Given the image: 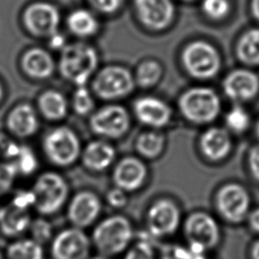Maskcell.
<instances>
[{
	"label": "cell",
	"mask_w": 259,
	"mask_h": 259,
	"mask_svg": "<svg viewBox=\"0 0 259 259\" xmlns=\"http://www.w3.org/2000/svg\"><path fill=\"white\" fill-rule=\"evenodd\" d=\"M18 174L13 162H0V197L10 190Z\"/></svg>",
	"instance_id": "35"
},
{
	"label": "cell",
	"mask_w": 259,
	"mask_h": 259,
	"mask_svg": "<svg viewBox=\"0 0 259 259\" xmlns=\"http://www.w3.org/2000/svg\"><path fill=\"white\" fill-rule=\"evenodd\" d=\"M90 126L99 136L115 139L127 131L130 116L125 108L120 105H106L93 113L90 118Z\"/></svg>",
	"instance_id": "13"
},
{
	"label": "cell",
	"mask_w": 259,
	"mask_h": 259,
	"mask_svg": "<svg viewBox=\"0 0 259 259\" xmlns=\"http://www.w3.org/2000/svg\"><path fill=\"white\" fill-rule=\"evenodd\" d=\"M179 207L170 199L163 198L151 205L147 213V227L156 238L169 237L176 233L180 226Z\"/></svg>",
	"instance_id": "10"
},
{
	"label": "cell",
	"mask_w": 259,
	"mask_h": 259,
	"mask_svg": "<svg viewBox=\"0 0 259 259\" xmlns=\"http://www.w3.org/2000/svg\"><path fill=\"white\" fill-rule=\"evenodd\" d=\"M226 123L233 132L242 133L248 128L250 124V116L243 107L235 106L227 113Z\"/></svg>",
	"instance_id": "32"
},
{
	"label": "cell",
	"mask_w": 259,
	"mask_h": 259,
	"mask_svg": "<svg viewBox=\"0 0 259 259\" xmlns=\"http://www.w3.org/2000/svg\"><path fill=\"white\" fill-rule=\"evenodd\" d=\"M231 138L228 132L221 127H210L200 139V148L204 156L210 160L224 159L231 151Z\"/></svg>",
	"instance_id": "22"
},
{
	"label": "cell",
	"mask_w": 259,
	"mask_h": 259,
	"mask_svg": "<svg viewBox=\"0 0 259 259\" xmlns=\"http://www.w3.org/2000/svg\"><path fill=\"white\" fill-rule=\"evenodd\" d=\"M91 248V239L73 226L57 233L50 242L52 259H89Z\"/></svg>",
	"instance_id": "7"
},
{
	"label": "cell",
	"mask_w": 259,
	"mask_h": 259,
	"mask_svg": "<svg viewBox=\"0 0 259 259\" xmlns=\"http://www.w3.org/2000/svg\"><path fill=\"white\" fill-rule=\"evenodd\" d=\"M184 236L189 243L190 250L203 254L219 244L221 230L219 224L210 214L196 211L186 219Z\"/></svg>",
	"instance_id": "5"
},
{
	"label": "cell",
	"mask_w": 259,
	"mask_h": 259,
	"mask_svg": "<svg viewBox=\"0 0 259 259\" xmlns=\"http://www.w3.org/2000/svg\"><path fill=\"white\" fill-rule=\"evenodd\" d=\"M94 102L90 92L85 86H77L73 94V107L74 110L81 115L87 114L93 108Z\"/></svg>",
	"instance_id": "33"
},
{
	"label": "cell",
	"mask_w": 259,
	"mask_h": 259,
	"mask_svg": "<svg viewBox=\"0 0 259 259\" xmlns=\"http://www.w3.org/2000/svg\"><path fill=\"white\" fill-rule=\"evenodd\" d=\"M248 222H249V226L250 228L259 233V208H256L255 210H253L249 217H248Z\"/></svg>",
	"instance_id": "42"
},
{
	"label": "cell",
	"mask_w": 259,
	"mask_h": 259,
	"mask_svg": "<svg viewBox=\"0 0 259 259\" xmlns=\"http://www.w3.org/2000/svg\"><path fill=\"white\" fill-rule=\"evenodd\" d=\"M31 220L29 209L18 207L11 202L0 206V235L8 240L23 237L27 234Z\"/></svg>",
	"instance_id": "17"
},
{
	"label": "cell",
	"mask_w": 259,
	"mask_h": 259,
	"mask_svg": "<svg viewBox=\"0 0 259 259\" xmlns=\"http://www.w3.org/2000/svg\"><path fill=\"white\" fill-rule=\"evenodd\" d=\"M40 112L48 119L58 120L67 114L68 104L64 95L55 90L44 92L38 98Z\"/></svg>",
	"instance_id": "25"
},
{
	"label": "cell",
	"mask_w": 259,
	"mask_h": 259,
	"mask_svg": "<svg viewBox=\"0 0 259 259\" xmlns=\"http://www.w3.org/2000/svg\"><path fill=\"white\" fill-rule=\"evenodd\" d=\"M0 259H5V258H4V253H3V251H1V250H0Z\"/></svg>",
	"instance_id": "49"
},
{
	"label": "cell",
	"mask_w": 259,
	"mask_h": 259,
	"mask_svg": "<svg viewBox=\"0 0 259 259\" xmlns=\"http://www.w3.org/2000/svg\"><path fill=\"white\" fill-rule=\"evenodd\" d=\"M3 253L5 259H45L44 246L25 236L10 240Z\"/></svg>",
	"instance_id": "24"
},
{
	"label": "cell",
	"mask_w": 259,
	"mask_h": 259,
	"mask_svg": "<svg viewBox=\"0 0 259 259\" xmlns=\"http://www.w3.org/2000/svg\"><path fill=\"white\" fill-rule=\"evenodd\" d=\"M182 114L191 122L207 123L217 118L221 110L219 95L207 87H193L179 99Z\"/></svg>",
	"instance_id": "4"
},
{
	"label": "cell",
	"mask_w": 259,
	"mask_h": 259,
	"mask_svg": "<svg viewBox=\"0 0 259 259\" xmlns=\"http://www.w3.org/2000/svg\"><path fill=\"white\" fill-rule=\"evenodd\" d=\"M10 202L18 207L30 209L34 205V194L31 189L19 190L13 195Z\"/></svg>",
	"instance_id": "38"
},
{
	"label": "cell",
	"mask_w": 259,
	"mask_h": 259,
	"mask_svg": "<svg viewBox=\"0 0 259 259\" xmlns=\"http://www.w3.org/2000/svg\"><path fill=\"white\" fill-rule=\"evenodd\" d=\"M134 111L141 122L154 127L166 125L172 115L171 108L164 101L152 96L139 98L134 104Z\"/></svg>",
	"instance_id": "18"
},
{
	"label": "cell",
	"mask_w": 259,
	"mask_h": 259,
	"mask_svg": "<svg viewBox=\"0 0 259 259\" xmlns=\"http://www.w3.org/2000/svg\"><path fill=\"white\" fill-rule=\"evenodd\" d=\"M18 173L22 175H30L37 167V159L32 150L27 146H21L18 155L14 159Z\"/></svg>",
	"instance_id": "31"
},
{
	"label": "cell",
	"mask_w": 259,
	"mask_h": 259,
	"mask_svg": "<svg viewBox=\"0 0 259 259\" xmlns=\"http://www.w3.org/2000/svg\"><path fill=\"white\" fill-rule=\"evenodd\" d=\"M249 167L254 178L259 181V146L252 148L249 153Z\"/></svg>",
	"instance_id": "41"
},
{
	"label": "cell",
	"mask_w": 259,
	"mask_h": 259,
	"mask_svg": "<svg viewBox=\"0 0 259 259\" xmlns=\"http://www.w3.org/2000/svg\"><path fill=\"white\" fill-rule=\"evenodd\" d=\"M88 2L99 12L113 13L119 9L123 0H88Z\"/></svg>",
	"instance_id": "39"
},
{
	"label": "cell",
	"mask_w": 259,
	"mask_h": 259,
	"mask_svg": "<svg viewBox=\"0 0 259 259\" xmlns=\"http://www.w3.org/2000/svg\"><path fill=\"white\" fill-rule=\"evenodd\" d=\"M135 82L131 72L119 66L103 68L94 78L92 88L102 99L121 98L134 89Z\"/></svg>",
	"instance_id": "9"
},
{
	"label": "cell",
	"mask_w": 259,
	"mask_h": 259,
	"mask_svg": "<svg viewBox=\"0 0 259 259\" xmlns=\"http://www.w3.org/2000/svg\"><path fill=\"white\" fill-rule=\"evenodd\" d=\"M135 7L141 22L153 30L165 29L174 17L171 0H135Z\"/></svg>",
	"instance_id": "14"
},
{
	"label": "cell",
	"mask_w": 259,
	"mask_h": 259,
	"mask_svg": "<svg viewBox=\"0 0 259 259\" xmlns=\"http://www.w3.org/2000/svg\"><path fill=\"white\" fill-rule=\"evenodd\" d=\"M115 157V151L111 145L102 141L89 143L83 153V162L86 167L95 171L107 168Z\"/></svg>",
	"instance_id": "23"
},
{
	"label": "cell",
	"mask_w": 259,
	"mask_h": 259,
	"mask_svg": "<svg viewBox=\"0 0 259 259\" xmlns=\"http://www.w3.org/2000/svg\"><path fill=\"white\" fill-rule=\"evenodd\" d=\"M2 97H3V88H2V85L0 83V100H1Z\"/></svg>",
	"instance_id": "46"
},
{
	"label": "cell",
	"mask_w": 259,
	"mask_h": 259,
	"mask_svg": "<svg viewBox=\"0 0 259 259\" xmlns=\"http://www.w3.org/2000/svg\"><path fill=\"white\" fill-rule=\"evenodd\" d=\"M20 145L15 143L6 134L0 133V158L14 160L19 153Z\"/></svg>",
	"instance_id": "37"
},
{
	"label": "cell",
	"mask_w": 259,
	"mask_h": 259,
	"mask_svg": "<svg viewBox=\"0 0 259 259\" xmlns=\"http://www.w3.org/2000/svg\"><path fill=\"white\" fill-rule=\"evenodd\" d=\"M89 259H107V257H104V256H99V257H93V258H89Z\"/></svg>",
	"instance_id": "48"
},
{
	"label": "cell",
	"mask_w": 259,
	"mask_h": 259,
	"mask_svg": "<svg viewBox=\"0 0 259 259\" xmlns=\"http://www.w3.org/2000/svg\"><path fill=\"white\" fill-rule=\"evenodd\" d=\"M34 194L33 208L41 217H51L57 213L66 203L69 187L66 180L56 172L40 174L32 188Z\"/></svg>",
	"instance_id": "3"
},
{
	"label": "cell",
	"mask_w": 259,
	"mask_h": 259,
	"mask_svg": "<svg viewBox=\"0 0 259 259\" xmlns=\"http://www.w3.org/2000/svg\"><path fill=\"white\" fill-rule=\"evenodd\" d=\"M134 237L131 222L123 215L114 214L98 223L92 233V245L101 256L112 257L128 249Z\"/></svg>",
	"instance_id": "1"
},
{
	"label": "cell",
	"mask_w": 259,
	"mask_h": 259,
	"mask_svg": "<svg viewBox=\"0 0 259 259\" xmlns=\"http://www.w3.org/2000/svg\"><path fill=\"white\" fill-rule=\"evenodd\" d=\"M251 254H252V258H253V259H259V241H257V242L253 245Z\"/></svg>",
	"instance_id": "45"
},
{
	"label": "cell",
	"mask_w": 259,
	"mask_h": 259,
	"mask_svg": "<svg viewBox=\"0 0 259 259\" xmlns=\"http://www.w3.org/2000/svg\"><path fill=\"white\" fill-rule=\"evenodd\" d=\"M23 23L31 34L50 37L58 32L60 13L51 3L34 2L25 8Z\"/></svg>",
	"instance_id": "12"
},
{
	"label": "cell",
	"mask_w": 259,
	"mask_h": 259,
	"mask_svg": "<svg viewBox=\"0 0 259 259\" xmlns=\"http://www.w3.org/2000/svg\"><path fill=\"white\" fill-rule=\"evenodd\" d=\"M256 134H257V137L259 138V121L257 122V125H256Z\"/></svg>",
	"instance_id": "47"
},
{
	"label": "cell",
	"mask_w": 259,
	"mask_h": 259,
	"mask_svg": "<svg viewBox=\"0 0 259 259\" xmlns=\"http://www.w3.org/2000/svg\"><path fill=\"white\" fill-rule=\"evenodd\" d=\"M184 1H193V0H184Z\"/></svg>",
	"instance_id": "50"
},
{
	"label": "cell",
	"mask_w": 259,
	"mask_h": 259,
	"mask_svg": "<svg viewBox=\"0 0 259 259\" xmlns=\"http://www.w3.org/2000/svg\"><path fill=\"white\" fill-rule=\"evenodd\" d=\"M237 56L247 65H259V28L249 29L240 37Z\"/></svg>",
	"instance_id": "26"
},
{
	"label": "cell",
	"mask_w": 259,
	"mask_h": 259,
	"mask_svg": "<svg viewBox=\"0 0 259 259\" xmlns=\"http://www.w3.org/2000/svg\"><path fill=\"white\" fill-rule=\"evenodd\" d=\"M50 46L54 49H61L65 47V37L59 32L50 36Z\"/></svg>",
	"instance_id": "43"
},
{
	"label": "cell",
	"mask_w": 259,
	"mask_h": 259,
	"mask_svg": "<svg viewBox=\"0 0 259 259\" xmlns=\"http://www.w3.org/2000/svg\"><path fill=\"white\" fill-rule=\"evenodd\" d=\"M250 198L247 190L237 184L224 185L217 194V207L220 214L229 223H241L248 214Z\"/></svg>",
	"instance_id": "11"
},
{
	"label": "cell",
	"mask_w": 259,
	"mask_h": 259,
	"mask_svg": "<svg viewBox=\"0 0 259 259\" xmlns=\"http://www.w3.org/2000/svg\"><path fill=\"white\" fill-rule=\"evenodd\" d=\"M123 259H157V256L150 243L139 241L126 250Z\"/></svg>",
	"instance_id": "36"
},
{
	"label": "cell",
	"mask_w": 259,
	"mask_h": 259,
	"mask_svg": "<svg viewBox=\"0 0 259 259\" xmlns=\"http://www.w3.org/2000/svg\"><path fill=\"white\" fill-rule=\"evenodd\" d=\"M251 11L254 17L259 20V0H251Z\"/></svg>",
	"instance_id": "44"
},
{
	"label": "cell",
	"mask_w": 259,
	"mask_h": 259,
	"mask_svg": "<svg viewBox=\"0 0 259 259\" xmlns=\"http://www.w3.org/2000/svg\"><path fill=\"white\" fill-rule=\"evenodd\" d=\"M69 29L76 35L89 36L98 29V22L95 16L86 9H76L70 13L67 19Z\"/></svg>",
	"instance_id": "27"
},
{
	"label": "cell",
	"mask_w": 259,
	"mask_h": 259,
	"mask_svg": "<svg viewBox=\"0 0 259 259\" xmlns=\"http://www.w3.org/2000/svg\"><path fill=\"white\" fill-rule=\"evenodd\" d=\"M98 65L96 51L83 42L65 46L60 58V72L77 86H85Z\"/></svg>",
	"instance_id": "2"
},
{
	"label": "cell",
	"mask_w": 259,
	"mask_h": 259,
	"mask_svg": "<svg viewBox=\"0 0 259 259\" xmlns=\"http://www.w3.org/2000/svg\"><path fill=\"white\" fill-rule=\"evenodd\" d=\"M7 126L9 131L17 137H29L37 130V115L29 104H18L9 112L7 116Z\"/></svg>",
	"instance_id": "20"
},
{
	"label": "cell",
	"mask_w": 259,
	"mask_h": 259,
	"mask_svg": "<svg viewBox=\"0 0 259 259\" xmlns=\"http://www.w3.org/2000/svg\"><path fill=\"white\" fill-rule=\"evenodd\" d=\"M101 211V202L91 191L77 193L68 205L67 215L73 227L85 229L91 226Z\"/></svg>",
	"instance_id": "15"
},
{
	"label": "cell",
	"mask_w": 259,
	"mask_h": 259,
	"mask_svg": "<svg viewBox=\"0 0 259 259\" xmlns=\"http://www.w3.org/2000/svg\"><path fill=\"white\" fill-rule=\"evenodd\" d=\"M147 176L145 164L134 157L122 159L114 169L113 180L116 187L124 191H134L139 189Z\"/></svg>",
	"instance_id": "19"
},
{
	"label": "cell",
	"mask_w": 259,
	"mask_h": 259,
	"mask_svg": "<svg viewBox=\"0 0 259 259\" xmlns=\"http://www.w3.org/2000/svg\"><path fill=\"white\" fill-rule=\"evenodd\" d=\"M136 145L141 155L153 159L162 152L164 148V137L155 132H146L139 136Z\"/></svg>",
	"instance_id": "28"
},
{
	"label": "cell",
	"mask_w": 259,
	"mask_h": 259,
	"mask_svg": "<svg viewBox=\"0 0 259 259\" xmlns=\"http://www.w3.org/2000/svg\"><path fill=\"white\" fill-rule=\"evenodd\" d=\"M162 73L163 69L158 62L154 60H146L139 65L136 80L138 84L144 88L152 87L159 82Z\"/></svg>",
	"instance_id": "29"
},
{
	"label": "cell",
	"mask_w": 259,
	"mask_h": 259,
	"mask_svg": "<svg viewBox=\"0 0 259 259\" xmlns=\"http://www.w3.org/2000/svg\"><path fill=\"white\" fill-rule=\"evenodd\" d=\"M21 66L26 75L35 79L49 78L55 69L53 57L40 48H33L24 53Z\"/></svg>",
	"instance_id": "21"
},
{
	"label": "cell",
	"mask_w": 259,
	"mask_h": 259,
	"mask_svg": "<svg viewBox=\"0 0 259 259\" xmlns=\"http://www.w3.org/2000/svg\"><path fill=\"white\" fill-rule=\"evenodd\" d=\"M223 88L231 99L247 101L254 98L259 92V77L250 70H234L225 78Z\"/></svg>",
	"instance_id": "16"
},
{
	"label": "cell",
	"mask_w": 259,
	"mask_h": 259,
	"mask_svg": "<svg viewBox=\"0 0 259 259\" xmlns=\"http://www.w3.org/2000/svg\"><path fill=\"white\" fill-rule=\"evenodd\" d=\"M107 201L113 207H122L126 203L125 191L116 187L107 193Z\"/></svg>",
	"instance_id": "40"
},
{
	"label": "cell",
	"mask_w": 259,
	"mask_h": 259,
	"mask_svg": "<svg viewBox=\"0 0 259 259\" xmlns=\"http://www.w3.org/2000/svg\"><path fill=\"white\" fill-rule=\"evenodd\" d=\"M182 63L186 71L198 79H208L218 74L221 68L219 52L208 42L197 40L185 47Z\"/></svg>",
	"instance_id": "6"
},
{
	"label": "cell",
	"mask_w": 259,
	"mask_h": 259,
	"mask_svg": "<svg viewBox=\"0 0 259 259\" xmlns=\"http://www.w3.org/2000/svg\"><path fill=\"white\" fill-rule=\"evenodd\" d=\"M44 150L53 163L60 166H68L78 158L80 143L73 131L61 126L51 131L45 137Z\"/></svg>",
	"instance_id": "8"
},
{
	"label": "cell",
	"mask_w": 259,
	"mask_h": 259,
	"mask_svg": "<svg viewBox=\"0 0 259 259\" xmlns=\"http://www.w3.org/2000/svg\"><path fill=\"white\" fill-rule=\"evenodd\" d=\"M229 0H203L201 4L202 11L211 19H222L230 11Z\"/></svg>",
	"instance_id": "34"
},
{
	"label": "cell",
	"mask_w": 259,
	"mask_h": 259,
	"mask_svg": "<svg viewBox=\"0 0 259 259\" xmlns=\"http://www.w3.org/2000/svg\"><path fill=\"white\" fill-rule=\"evenodd\" d=\"M52 224L46 219V217H37L31 220L27 233L29 234V238L33 239L35 242L40 245H46L52 241L54 238Z\"/></svg>",
	"instance_id": "30"
}]
</instances>
